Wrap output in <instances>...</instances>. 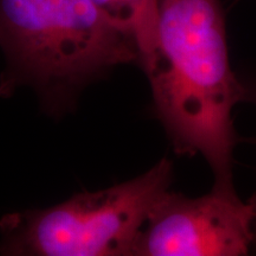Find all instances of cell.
Returning a JSON list of instances; mask_svg holds the SVG:
<instances>
[{
  "instance_id": "cell-1",
  "label": "cell",
  "mask_w": 256,
  "mask_h": 256,
  "mask_svg": "<svg viewBox=\"0 0 256 256\" xmlns=\"http://www.w3.org/2000/svg\"><path fill=\"white\" fill-rule=\"evenodd\" d=\"M179 154H200L215 186L234 190L232 110L244 89L232 69L218 0H160L158 51L146 72Z\"/></svg>"
},
{
  "instance_id": "cell-2",
  "label": "cell",
  "mask_w": 256,
  "mask_h": 256,
  "mask_svg": "<svg viewBox=\"0 0 256 256\" xmlns=\"http://www.w3.org/2000/svg\"><path fill=\"white\" fill-rule=\"evenodd\" d=\"M0 94L28 86L54 113L115 66L140 62L134 40L92 0H0Z\"/></svg>"
},
{
  "instance_id": "cell-3",
  "label": "cell",
  "mask_w": 256,
  "mask_h": 256,
  "mask_svg": "<svg viewBox=\"0 0 256 256\" xmlns=\"http://www.w3.org/2000/svg\"><path fill=\"white\" fill-rule=\"evenodd\" d=\"M174 164L164 158L146 174L104 190L76 194L44 210L6 215L0 252L16 256L133 255L150 214L168 190Z\"/></svg>"
},
{
  "instance_id": "cell-4",
  "label": "cell",
  "mask_w": 256,
  "mask_h": 256,
  "mask_svg": "<svg viewBox=\"0 0 256 256\" xmlns=\"http://www.w3.org/2000/svg\"><path fill=\"white\" fill-rule=\"evenodd\" d=\"M256 242V200L214 188L200 197L168 190L134 246L138 256H241Z\"/></svg>"
},
{
  "instance_id": "cell-5",
  "label": "cell",
  "mask_w": 256,
  "mask_h": 256,
  "mask_svg": "<svg viewBox=\"0 0 256 256\" xmlns=\"http://www.w3.org/2000/svg\"><path fill=\"white\" fill-rule=\"evenodd\" d=\"M96 8L136 43L145 72L158 51L160 0H92Z\"/></svg>"
},
{
  "instance_id": "cell-6",
  "label": "cell",
  "mask_w": 256,
  "mask_h": 256,
  "mask_svg": "<svg viewBox=\"0 0 256 256\" xmlns=\"http://www.w3.org/2000/svg\"><path fill=\"white\" fill-rule=\"evenodd\" d=\"M255 198H256V196H255Z\"/></svg>"
}]
</instances>
